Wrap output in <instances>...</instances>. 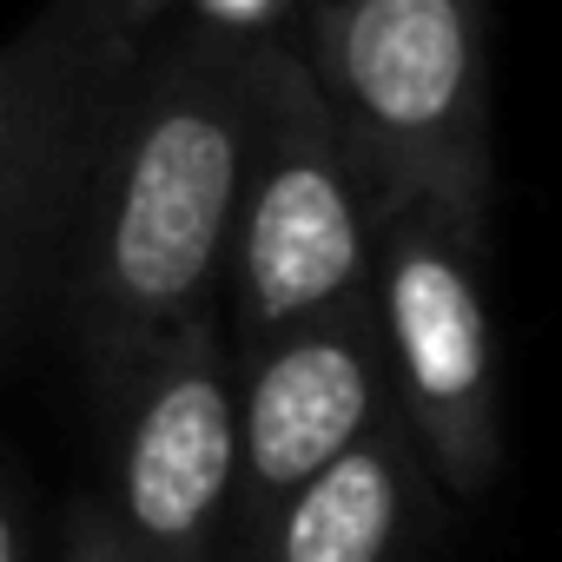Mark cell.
Returning <instances> with one entry per match:
<instances>
[{
  "label": "cell",
  "mask_w": 562,
  "mask_h": 562,
  "mask_svg": "<svg viewBox=\"0 0 562 562\" xmlns=\"http://www.w3.org/2000/svg\"><path fill=\"white\" fill-rule=\"evenodd\" d=\"M476 238L483 218L443 205H391L378 212L371 238V305L397 384V417L457 496H483L503 463Z\"/></svg>",
  "instance_id": "5"
},
{
  "label": "cell",
  "mask_w": 562,
  "mask_h": 562,
  "mask_svg": "<svg viewBox=\"0 0 562 562\" xmlns=\"http://www.w3.org/2000/svg\"><path fill=\"white\" fill-rule=\"evenodd\" d=\"M113 522L139 562H205L238 476V384L218 299L166 331L113 391Z\"/></svg>",
  "instance_id": "6"
},
{
  "label": "cell",
  "mask_w": 562,
  "mask_h": 562,
  "mask_svg": "<svg viewBox=\"0 0 562 562\" xmlns=\"http://www.w3.org/2000/svg\"><path fill=\"white\" fill-rule=\"evenodd\" d=\"M411 450L404 417L371 424L245 536L251 562H391L417 490Z\"/></svg>",
  "instance_id": "8"
},
{
  "label": "cell",
  "mask_w": 562,
  "mask_h": 562,
  "mask_svg": "<svg viewBox=\"0 0 562 562\" xmlns=\"http://www.w3.org/2000/svg\"><path fill=\"white\" fill-rule=\"evenodd\" d=\"M371 205H490V93L476 0H331L305 54Z\"/></svg>",
  "instance_id": "3"
},
{
  "label": "cell",
  "mask_w": 562,
  "mask_h": 562,
  "mask_svg": "<svg viewBox=\"0 0 562 562\" xmlns=\"http://www.w3.org/2000/svg\"><path fill=\"white\" fill-rule=\"evenodd\" d=\"M113 0H47L0 47V331L54 292L106 120L139 67Z\"/></svg>",
  "instance_id": "4"
},
{
  "label": "cell",
  "mask_w": 562,
  "mask_h": 562,
  "mask_svg": "<svg viewBox=\"0 0 562 562\" xmlns=\"http://www.w3.org/2000/svg\"><path fill=\"white\" fill-rule=\"evenodd\" d=\"M371 238L378 205L364 166L312 67L278 41H251V146L218 271V325L232 364L285 325L364 292Z\"/></svg>",
  "instance_id": "2"
},
{
  "label": "cell",
  "mask_w": 562,
  "mask_h": 562,
  "mask_svg": "<svg viewBox=\"0 0 562 562\" xmlns=\"http://www.w3.org/2000/svg\"><path fill=\"white\" fill-rule=\"evenodd\" d=\"M0 562H21V516L8 496H0Z\"/></svg>",
  "instance_id": "11"
},
{
  "label": "cell",
  "mask_w": 562,
  "mask_h": 562,
  "mask_svg": "<svg viewBox=\"0 0 562 562\" xmlns=\"http://www.w3.org/2000/svg\"><path fill=\"white\" fill-rule=\"evenodd\" d=\"M238 364H245V391H238L232 522L245 542L312 470H325L378 424L384 345H378L371 285L285 325Z\"/></svg>",
  "instance_id": "7"
},
{
  "label": "cell",
  "mask_w": 562,
  "mask_h": 562,
  "mask_svg": "<svg viewBox=\"0 0 562 562\" xmlns=\"http://www.w3.org/2000/svg\"><path fill=\"white\" fill-rule=\"evenodd\" d=\"M60 562H139V549L120 536V522H113L100 503H87V509L74 516V529H67Z\"/></svg>",
  "instance_id": "9"
},
{
  "label": "cell",
  "mask_w": 562,
  "mask_h": 562,
  "mask_svg": "<svg viewBox=\"0 0 562 562\" xmlns=\"http://www.w3.org/2000/svg\"><path fill=\"white\" fill-rule=\"evenodd\" d=\"M113 8H120V21H126L133 34H153V27H159V14H166V8H179V0H113Z\"/></svg>",
  "instance_id": "10"
},
{
  "label": "cell",
  "mask_w": 562,
  "mask_h": 562,
  "mask_svg": "<svg viewBox=\"0 0 562 562\" xmlns=\"http://www.w3.org/2000/svg\"><path fill=\"white\" fill-rule=\"evenodd\" d=\"M245 146V34L192 27L166 54H139L80 186L54 271L60 325L74 331V351L106 404L166 331H179L199 305L218 299Z\"/></svg>",
  "instance_id": "1"
}]
</instances>
